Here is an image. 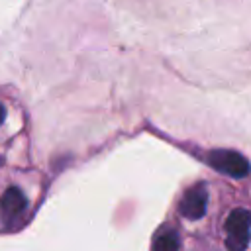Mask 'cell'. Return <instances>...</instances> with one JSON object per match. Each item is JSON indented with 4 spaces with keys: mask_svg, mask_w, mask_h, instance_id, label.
Masks as SVG:
<instances>
[{
    "mask_svg": "<svg viewBox=\"0 0 251 251\" xmlns=\"http://www.w3.org/2000/svg\"><path fill=\"white\" fill-rule=\"evenodd\" d=\"M226 245L229 251H245L249 245V212L235 208L226 220Z\"/></svg>",
    "mask_w": 251,
    "mask_h": 251,
    "instance_id": "obj_1",
    "label": "cell"
},
{
    "mask_svg": "<svg viewBox=\"0 0 251 251\" xmlns=\"http://www.w3.org/2000/svg\"><path fill=\"white\" fill-rule=\"evenodd\" d=\"M208 163L216 171H220V173H224L227 176H235V178H243L249 173L247 159L241 153L229 151V149H214V151H210L208 153Z\"/></svg>",
    "mask_w": 251,
    "mask_h": 251,
    "instance_id": "obj_2",
    "label": "cell"
},
{
    "mask_svg": "<svg viewBox=\"0 0 251 251\" xmlns=\"http://www.w3.org/2000/svg\"><path fill=\"white\" fill-rule=\"evenodd\" d=\"M206 202H208V190H206V184L200 182L184 192V196L180 198L178 210L188 220H200L206 214Z\"/></svg>",
    "mask_w": 251,
    "mask_h": 251,
    "instance_id": "obj_3",
    "label": "cell"
},
{
    "mask_svg": "<svg viewBox=\"0 0 251 251\" xmlns=\"http://www.w3.org/2000/svg\"><path fill=\"white\" fill-rule=\"evenodd\" d=\"M25 206H27V198L16 186H10L0 198V212L4 220H16L25 210Z\"/></svg>",
    "mask_w": 251,
    "mask_h": 251,
    "instance_id": "obj_4",
    "label": "cell"
},
{
    "mask_svg": "<svg viewBox=\"0 0 251 251\" xmlns=\"http://www.w3.org/2000/svg\"><path fill=\"white\" fill-rule=\"evenodd\" d=\"M178 247H180V239L176 231H163L153 241V251H178Z\"/></svg>",
    "mask_w": 251,
    "mask_h": 251,
    "instance_id": "obj_5",
    "label": "cell"
},
{
    "mask_svg": "<svg viewBox=\"0 0 251 251\" xmlns=\"http://www.w3.org/2000/svg\"><path fill=\"white\" fill-rule=\"evenodd\" d=\"M4 118H6V110H4V106L0 104V124L4 122Z\"/></svg>",
    "mask_w": 251,
    "mask_h": 251,
    "instance_id": "obj_6",
    "label": "cell"
},
{
    "mask_svg": "<svg viewBox=\"0 0 251 251\" xmlns=\"http://www.w3.org/2000/svg\"><path fill=\"white\" fill-rule=\"evenodd\" d=\"M0 165H2V157H0Z\"/></svg>",
    "mask_w": 251,
    "mask_h": 251,
    "instance_id": "obj_7",
    "label": "cell"
}]
</instances>
